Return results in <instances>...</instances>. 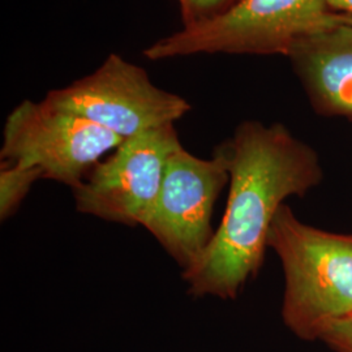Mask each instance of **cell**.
<instances>
[{
  "instance_id": "1",
  "label": "cell",
  "mask_w": 352,
  "mask_h": 352,
  "mask_svg": "<svg viewBox=\"0 0 352 352\" xmlns=\"http://www.w3.org/2000/svg\"><path fill=\"white\" fill-rule=\"evenodd\" d=\"M218 149L230 171L226 210L208 250L182 277L193 298L235 299L263 265L279 208L316 187L321 167L315 151L278 123L244 122Z\"/></svg>"
},
{
  "instance_id": "6",
  "label": "cell",
  "mask_w": 352,
  "mask_h": 352,
  "mask_svg": "<svg viewBox=\"0 0 352 352\" xmlns=\"http://www.w3.org/2000/svg\"><path fill=\"white\" fill-rule=\"evenodd\" d=\"M228 183V162L218 148L210 160L193 155L183 145L168 157L158 199L142 227L183 272L210 245L214 206Z\"/></svg>"
},
{
  "instance_id": "5",
  "label": "cell",
  "mask_w": 352,
  "mask_h": 352,
  "mask_svg": "<svg viewBox=\"0 0 352 352\" xmlns=\"http://www.w3.org/2000/svg\"><path fill=\"white\" fill-rule=\"evenodd\" d=\"M77 113L126 140L155 128L175 124L190 110L183 97L158 88L144 68L111 54L93 74L43 100Z\"/></svg>"
},
{
  "instance_id": "4",
  "label": "cell",
  "mask_w": 352,
  "mask_h": 352,
  "mask_svg": "<svg viewBox=\"0 0 352 352\" xmlns=\"http://www.w3.org/2000/svg\"><path fill=\"white\" fill-rule=\"evenodd\" d=\"M124 140L77 113L26 100L6 119L1 161L33 166L43 179L77 188Z\"/></svg>"
},
{
  "instance_id": "8",
  "label": "cell",
  "mask_w": 352,
  "mask_h": 352,
  "mask_svg": "<svg viewBox=\"0 0 352 352\" xmlns=\"http://www.w3.org/2000/svg\"><path fill=\"white\" fill-rule=\"evenodd\" d=\"M289 56L317 106L352 119V23L302 41Z\"/></svg>"
},
{
  "instance_id": "13",
  "label": "cell",
  "mask_w": 352,
  "mask_h": 352,
  "mask_svg": "<svg viewBox=\"0 0 352 352\" xmlns=\"http://www.w3.org/2000/svg\"><path fill=\"white\" fill-rule=\"evenodd\" d=\"M177 1H179V0H177Z\"/></svg>"
},
{
  "instance_id": "2",
  "label": "cell",
  "mask_w": 352,
  "mask_h": 352,
  "mask_svg": "<svg viewBox=\"0 0 352 352\" xmlns=\"http://www.w3.org/2000/svg\"><path fill=\"white\" fill-rule=\"evenodd\" d=\"M267 247L283 266L282 315L294 333L315 338L329 322L352 316V235L305 225L283 204L270 226Z\"/></svg>"
},
{
  "instance_id": "10",
  "label": "cell",
  "mask_w": 352,
  "mask_h": 352,
  "mask_svg": "<svg viewBox=\"0 0 352 352\" xmlns=\"http://www.w3.org/2000/svg\"><path fill=\"white\" fill-rule=\"evenodd\" d=\"M238 0H179L183 26L195 25L226 12Z\"/></svg>"
},
{
  "instance_id": "12",
  "label": "cell",
  "mask_w": 352,
  "mask_h": 352,
  "mask_svg": "<svg viewBox=\"0 0 352 352\" xmlns=\"http://www.w3.org/2000/svg\"><path fill=\"white\" fill-rule=\"evenodd\" d=\"M325 3L336 12L352 16V0H325Z\"/></svg>"
},
{
  "instance_id": "3",
  "label": "cell",
  "mask_w": 352,
  "mask_h": 352,
  "mask_svg": "<svg viewBox=\"0 0 352 352\" xmlns=\"http://www.w3.org/2000/svg\"><path fill=\"white\" fill-rule=\"evenodd\" d=\"M352 23L325 0H238L226 12L154 42L144 51L151 60L199 54H282L308 38Z\"/></svg>"
},
{
  "instance_id": "11",
  "label": "cell",
  "mask_w": 352,
  "mask_h": 352,
  "mask_svg": "<svg viewBox=\"0 0 352 352\" xmlns=\"http://www.w3.org/2000/svg\"><path fill=\"white\" fill-rule=\"evenodd\" d=\"M318 337L338 352H352V316L329 322Z\"/></svg>"
},
{
  "instance_id": "7",
  "label": "cell",
  "mask_w": 352,
  "mask_h": 352,
  "mask_svg": "<svg viewBox=\"0 0 352 352\" xmlns=\"http://www.w3.org/2000/svg\"><path fill=\"white\" fill-rule=\"evenodd\" d=\"M180 146L174 124L124 140L72 190L76 210L119 225L144 226L158 199L167 160Z\"/></svg>"
},
{
  "instance_id": "9",
  "label": "cell",
  "mask_w": 352,
  "mask_h": 352,
  "mask_svg": "<svg viewBox=\"0 0 352 352\" xmlns=\"http://www.w3.org/2000/svg\"><path fill=\"white\" fill-rule=\"evenodd\" d=\"M43 179L38 167L1 161L0 167V219L12 217L25 200L33 184Z\"/></svg>"
}]
</instances>
